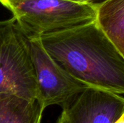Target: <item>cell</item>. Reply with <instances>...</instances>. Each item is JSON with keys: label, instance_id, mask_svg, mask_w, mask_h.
Returning <instances> with one entry per match:
<instances>
[{"label": "cell", "instance_id": "cell-1", "mask_svg": "<svg viewBox=\"0 0 124 123\" xmlns=\"http://www.w3.org/2000/svg\"><path fill=\"white\" fill-rule=\"evenodd\" d=\"M37 38L69 74L90 89L124 96V59L97 22Z\"/></svg>", "mask_w": 124, "mask_h": 123}, {"label": "cell", "instance_id": "cell-2", "mask_svg": "<svg viewBox=\"0 0 124 123\" xmlns=\"http://www.w3.org/2000/svg\"><path fill=\"white\" fill-rule=\"evenodd\" d=\"M7 9L28 39L97 20L95 7L69 0H20Z\"/></svg>", "mask_w": 124, "mask_h": 123}, {"label": "cell", "instance_id": "cell-3", "mask_svg": "<svg viewBox=\"0 0 124 123\" xmlns=\"http://www.w3.org/2000/svg\"><path fill=\"white\" fill-rule=\"evenodd\" d=\"M38 101L29 39L15 20H0V95Z\"/></svg>", "mask_w": 124, "mask_h": 123}, {"label": "cell", "instance_id": "cell-4", "mask_svg": "<svg viewBox=\"0 0 124 123\" xmlns=\"http://www.w3.org/2000/svg\"><path fill=\"white\" fill-rule=\"evenodd\" d=\"M31 58L41 107H65L78 94L90 89L61 67L44 49L37 38L29 39Z\"/></svg>", "mask_w": 124, "mask_h": 123}, {"label": "cell", "instance_id": "cell-5", "mask_svg": "<svg viewBox=\"0 0 124 123\" xmlns=\"http://www.w3.org/2000/svg\"><path fill=\"white\" fill-rule=\"evenodd\" d=\"M62 109L71 123H114L124 112V96L87 89Z\"/></svg>", "mask_w": 124, "mask_h": 123}, {"label": "cell", "instance_id": "cell-6", "mask_svg": "<svg viewBox=\"0 0 124 123\" xmlns=\"http://www.w3.org/2000/svg\"><path fill=\"white\" fill-rule=\"evenodd\" d=\"M96 22L124 59V0H107L97 7Z\"/></svg>", "mask_w": 124, "mask_h": 123}, {"label": "cell", "instance_id": "cell-7", "mask_svg": "<svg viewBox=\"0 0 124 123\" xmlns=\"http://www.w3.org/2000/svg\"><path fill=\"white\" fill-rule=\"evenodd\" d=\"M44 111L38 101L0 95V123H41Z\"/></svg>", "mask_w": 124, "mask_h": 123}, {"label": "cell", "instance_id": "cell-8", "mask_svg": "<svg viewBox=\"0 0 124 123\" xmlns=\"http://www.w3.org/2000/svg\"><path fill=\"white\" fill-rule=\"evenodd\" d=\"M56 123H71L70 118H69V116H68V114L65 109H62V111Z\"/></svg>", "mask_w": 124, "mask_h": 123}, {"label": "cell", "instance_id": "cell-9", "mask_svg": "<svg viewBox=\"0 0 124 123\" xmlns=\"http://www.w3.org/2000/svg\"><path fill=\"white\" fill-rule=\"evenodd\" d=\"M17 1H20V0H0V4H2L4 7H6L7 9L9 5H11L12 4H13ZM69 1L79 2V3H86V0H69Z\"/></svg>", "mask_w": 124, "mask_h": 123}, {"label": "cell", "instance_id": "cell-10", "mask_svg": "<svg viewBox=\"0 0 124 123\" xmlns=\"http://www.w3.org/2000/svg\"><path fill=\"white\" fill-rule=\"evenodd\" d=\"M105 1L107 0H86V3L89 4L97 8V7H98L99 5H100Z\"/></svg>", "mask_w": 124, "mask_h": 123}, {"label": "cell", "instance_id": "cell-11", "mask_svg": "<svg viewBox=\"0 0 124 123\" xmlns=\"http://www.w3.org/2000/svg\"><path fill=\"white\" fill-rule=\"evenodd\" d=\"M114 123H124V112L120 115V117L115 121Z\"/></svg>", "mask_w": 124, "mask_h": 123}]
</instances>
